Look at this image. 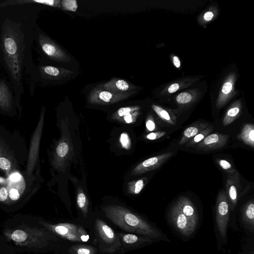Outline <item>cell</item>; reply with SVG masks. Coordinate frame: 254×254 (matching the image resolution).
Wrapping results in <instances>:
<instances>
[{"label":"cell","mask_w":254,"mask_h":254,"mask_svg":"<svg viewBox=\"0 0 254 254\" xmlns=\"http://www.w3.org/2000/svg\"><path fill=\"white\" fill-rule=\"evenodd\" d=\"M128 95L111 91L96 90L90 95V101L92 103H113L125 99Z\"/></svg>","instance_id":"9a60e30c"},{"label":"cell","mask_w":254,"mask_h":254,"mask_svg":"<svg viewBox=\"0 0 254 254\" xmlns=\"http://www.w3.org/2000/svg\"><path fill=\"white\" fill-rule=\"evenodd\" d=\"M213 13L211 11H207L204 14L203 18L206 21L211 20L213 17Z\"/></svg>","instance_id":"ab89813d"},{"label":"cell","mask_w":254,"mask_h":254,"mask_svg":"<svg viewBox=\"0 0 254 254\" xmlns=\"http://www.w3.org/2000/svg\"><path fill=\"white\" fill-rule=\"evenodd\" d=\"M34 41L36 50L42 57L56 62H68L70 59L37 24L35 29Z\"/></svg>","instance_id":"277c9868"},{"label":"cell","mask_w":254,"mask_h":254,"mask_svg":"<svg viewBox=\"0 0 254 254\" xmlns=\"http://www.w3.org/2000/svg\"><path fill=\"white\" fill-rule=\"evenodd\" d=\"M69 147L64 141L60 142L56 148V154L60 158H64L68 151Z\"/></svg>","instance_id":"4dcf8cb0"},{"label":"cell","mask_w":254,"mask_h":254,"mask_svg":"<svg viewBox=\"0 0 254 254\" xmlns=\"http://www.w3.org/2000/svg\"><path fill=\"white\" fill-rule=\"evenodd\" d=\"M42 224L57 236L75 242H86L89 236L82 226L67 223L52 224L41 219Z\"/></svg>","instance_id":"5b68a950"},{"label":"cell","mask_w":254,"mask_h":254,"mask_svg":"<svg viewBox=\"0 0 254 254\" xmlns=\"http://www.w3.org/2000/svg\"><path fill=\"white\" fill-rule=\"evenodd\" d=\"M176 202L182 213L188 218L191 224L196 228L198 223V215L192 202L187 197L181 196Z\"/></svg>","instance_id":"e0dca14e"},{"label":"cell","mask_w":254,"mask_h":254,"mask_svg":"<svg viewBox=\"0 0 254 254\" xmlns=\"http://www.w3.org/2000/svg\"><path fill=\"white\" fill-rule=\"evenodd\" d=\"M208 126L209 125L207 123H199L188 127L184 131L183 136L179 142V144L183 145L189 142Z\"/></svg>","instance_id":"d6986e66"},{"label":"cell","mask_w":254,"mask_h":254,"mask_svg":"<svg viewBox=\"0 0 254 254\" xmlns=\"http://www.w3.org/2000/svg\"><path fill=\"white\" fill-rule=\"evenodd\" d=\"M104 88L107 90H110L111 92L117 93V91H127L129 89L130 86L126 81L118 79L112 80L107 83L104 85Z\"/></svg>","instance_id":"603a6c76"},{"label":"cell","mask_w":254,"mask_h":254,"mask_svg":"<svg viewBox=\"0 0 254 254\" xmlns=\"http://www.w3.org/2000/svg\"><path fill=\"white\" fill-rule=\"evenodd\" d=\"M97 249L89 245L78 244L72 246L68 249L71 254H96Z\"/></svg>","instance_id":"cb8c5ba5"},{"label":"cell","mask_w":254,"mask_h":254,"mask_svg":"<svg viewBox=\"0 0 254 254\" xmlns=\"http://www.w3.org/2000/svg\"><path fill=\"white\" fill-rule=\"evenodd\" d=\"M242 221L245 227L252 232H254V202L249 200L242 207L241 210Z\"/></svg>","instance_id":"ac0fdd59"},{"label":"cell","mask_w":254,"mask_h":254,"mask_svg":"<svg viewBox=\"0 0 254 254\" xmlns=\"http://www.w3.org/2000/svg\"><path fill=\"white\" fill-rule=\"evenodd\" d=\"M240 188L238 172L233 176H228L226 182V190L231 210H233L237 205Z\"/></svg>","instance_id":"5bb4252c"},{"label":"cell","mask_w":254,"mask_h":254,"mask_svg":"<svg viewBox=\"0 0 254 254\" xmlns=\"http://www.w3.org/2000/svg\"><path fill=\"white\" fill-rule=\"evenodd\" d=\"M169 217L174 228L184 236H190L196 229L182 213L177 202L170 209Z\"/></svg>","instance_id":"30bf717a"},{"label":"cell","mask_w":254,"mask_h":254,"mask_svg":"<svg viewBox=\"0 0 254 254\" xmlns=\"http://www.w3.org/2000/svg\"><path fill=\"white\" fill-rule=\"evenodd\" d=\"M238 138L243 141L246 144L254 148V126L252 124H247L243 127Z\"/></svg>","instance_id":"44dd1931"},{"label":"cell","mask_w":254,"mask_h":254,"mask_svg":"<svg viewBox=\"0 0 254 254\" xmlns=\"http://www.w3.org/2000/svg\"><path fill=\"white\" fill-rule=\"evenodd\" d=\"M192 99V97L191 94L188 92H183L177 96L176 100L180 104H186L190 103Z\"/></svg>","instance_id":"d6a6232c"},{"label":"cell","mask_w":254,"mask_h":254,"mask_svg":"<svg viewBox=\"0 0 254 254\" xmlns=\"http://www.w3.org/2000/svg\"><path fill=\"white\" fill-rule=\"evenodd\" d=\"M152 107L155 113L163 121L172 125H176V118L170 114L167 110L155 105H153Z\"/></svg>","instance_id":"d4e9b609"},{"label":"cell","mask_w":254,"mask_h":254,"mask_svg":"<svg viewBox=\"0 0 254 254\" xmlns=\"http://www.w3.org/2000/svg\"><path fill=\"white\" fill-rule=\"evenodd\" d=\"M17 108L16 98L10 82L4 78H0V111L13 113Z\"/></svg>","instance_id":"9c48e42d"},{"label":"cell","mask_w":254,"mask_h":254,"mask_svg":"<svg viewBox=\"0 0 254 254\" xmlns=\"http://www.w3.org/2000/svg\"><path fill=\"white\" fill-rule=\"evenodd\" d=\"M165 131L153 132L148 133L146 137L150 140H155L163 136L166 134Z\"/></svg>","instance_id":"8d00e7d4"},{"label":"cell","mask_w":254,"mask_h":254,"mask_svg":"<svg viewBox=\"0 0 254 254\" xmlns=\"http://www.w3.org/2000/svg\"><path fill=\"white\" fill-rule=\"evenodd\" d=\"M95 229L100 241V243L103 246L101 251L112 253L121 248L120 238L103 220L97 218L95 222Z\"/></svg>","instance_id":"8992f818"},{"label":"cell","mask_w":254,"mask_h":254,"mask_svg":"<svg viewBox=\"0 0 254 254\" xmlns=\"http://www.w3.org/2000/svg\"><path fill=\"white\" fill-rule=\"evenodd\" d=\"M119 236L124 244L130 245L131 246L133 245L140 246L152 242L151 239L139 235L119 234Z\"/></svg>","instance_id":"ffe728a7"},{"label":"cell","mask_w":254,"mask_h":254,"mask_svg":"<svg viewBox=\"0 0 254 254\" xmlns=\"http://www.w3.org/2000/svg\"><path fill=\"white\" fill-rule=\"evenodd\" d=\"M17 164L10 149L0 138V169L7 176H10L16 170Z\"/></svg>","instance_id":"4fadbf2b"},{"label":"cell","mask_w":254,"mask_h":254,"mask_svg":"<svg viewBox=\"0 0 254 254\" xmlns=\"http://www.w3.org/2000/svg\"><path fill=\"white\" fill-rule=\"evenodd\" d=\"M57 240L41 219L16 215L0 227V254H38L48 251Z\"/></svg>","instance_id":"7a4b0ae2"},{"label":"cell","mask_w":254,"mask_h":254,"mask_svg":"<svg viewBox=\"0 0 254 254\" xmlns=\"http://www.w3.org/2000/svg\"><path fill=\"white\" fill-rule=\"evenodd\" d=\"M230 204L226 192L221 190L216 203V222L221 238L227 241V227L230 217Z\"/></svg>","instance_id":"52a82bcc"},{"label":"cell","mask_w":254,"mask_h":254,"mask_svg":"<svg viewBox=\"0 0 254 254\" xmlns=\"http://www.w3.org/2000/svg\"><path fill=\"white\" fill-rule=\"evenodd\" d=\"M241 112V106L236 103L231 106L226 113L223 120L224 126H227L239 117Z\"/></svg>","instance_id":"7402d4cb"},{"label":"cell","mask_w":254,"mask_h":254,"mask_svg":"<svg viewBox=\"0 0 254 254\" xmlns=\"http://www.w3.org/2000/svg\"><path fill=\"white\" fill-rule=\"evenodd\" d=\"M23 0L24 4L0 5V64L12 85L19 112L24 80L28 82L35 66L32 48L41 5L36 0Z\"/></svg>","instance_id":"6da1fadb"},{"label":"cell","mask_w":254,"mask_h":254,"mask_svg":"<svg viewBox=\"0 0 254 254\" xmlns=\"http://www.w3.org/2000/svg\"><path fill=\"white\" fill-rule=\"evenodd\" d=\"M179 84L175 83L171 84L168 89V91L170 93H173L176 92L179 88Z\"/></svg>","instance_id":"f35d334b"},{"label":"cell","mask_w":254,"mask_h":254,"mask_svg":"<svg viewBox=\"0 0 254 254\" xmlns=\"http://www.w3.org/2000/svg\"><path fill=\"white\" fill-rule=\"evenodd\" d=\"M61 5L65 10L75 12L76 11L78 5L75 0H64L61 1Z\"/></svg>","instance_id":"1f68e13d"},{"label":"cell","mask_w":254,"mask_h":254,"mask_svg":"<svg viewBox=\"0 0 254 254\" xmlns=\"http://www.w3.org/2000/svg\"><path fill=\"white\" fill-rule=\"evenodd\" d=\"M213 130V127L209 125L202 131L200 132L188 142L187 147H194L202 140H203L206 136L210 134Z\"/></svg>","instance_id":"484cf974"},{"label":"cell","mask_w":254,"mask_h":254,"mask_svg":"<svg viewBox=\"0 0 254 254\" xmlns=\"http://www.w3.org/2000/svg\"><path fill=\"white\" fill-rule=\"evenodd\" d=\"M103 209L108 219L127 232L151 239L169 241L166 235L161 231L126 208L110 205L103 207Z\"/></svg>","instance_id":"3957f363"},{"label":"cell","mask_w":254,"mask_h":254,"mask_svg":"<svg viewBox=\"0 0 254 254\" xmlns=\"http://www.w3.org/2000/svg\"><path fill=\"white\" fill-rule=\"evenodd\" d=\"M229 135L219 133L208 134L195 147L197 149L209 151L223 147L227 144Z\"/></svg>","instance_id":"7c38bea8"},{"label":"cell","mask_w":254,"mask_h":254,"mask_svg":"<svg viewBox=\"0 0 254 254\" xmlns=\"http://www.w3.org/2000/svg\"><path fill=\"white\" fill-rule=\"evenodd\" d=\"M144 185V180L143 179H139L130 182L128 185V190L130 193L138 194L141 191Z\"/></svg>","instance_id":"83f0119b"},{"label":"cell","mask_w":254,"mask_h":254,"mask_svg":"<svg viewBox=\"0 0 254 254\" xmlns=\"http://www.w3.org/2000/svg\"><path fill=\"white\" fill-rule=\"evenodd\" d=\"M138 114L137 111H134L126 114L123 117L127 123H131L135 122Z\"/></svg>","instance_id":"d590c367"},{"label":"cell","mask_w":254,"mask_h":254,"mask_svg":"<svg viewBox=\"0 0 254 254\" xmlns=\"http://www.w3.org/2000/svg\"><path fill=\"white\" fill-rule=\"evenodd\" d=\"M44 112L45 110L43 108L41 112L40 118L38 124L31 139L28 155L27 166L25 171V174L28 177L30 176L32 174L34 167H35L37 162L39 156V149L40 138L44 123Z\"/></svg>","instance_id":"ba28073f"},{"label":"cell","mask_w":254,"mask_h":254,"mask_svg":"<svg viewBox=\"0 0 254 254\" xmlns=\"http://www.w3.org/2000/svg\"><path fill=\"white\" fill-rule=\"evenodd\" d=\"M173 155L169 152L149 158L137 165L131 172L132 175H140L158 168Z\"/></svg>","instance_id":"8fae6325"},{"label":"cell","mask_w":254,"mask_h":254,"mask_svg":"<svg viewBox=\"0 0 254 254\" xmlns=\"http://www.w3.org/2000/svg\"><path fill=\"white\" fill-rule=\"evenodd\" d=\"M77 204L81 210V211L85 217H86L88 212V201L85 194L83 192L78 193L77 196Z\"/></svg>","instance_id":"4316f807"},{"label":"cell","mask_w":254,"mask_h":254,"mask_svg":"<svg viewBox=\"0 0 254 254\" xmlns=\"http://www.w3.org/2000/svg\"><path fill=\"white\" fill-rule=\"evenodd\" d=\"M139 108L137 107H123L119 109L117 112L118 116L120 117H123L126 114L131 112L137 111Z\"/></svg>","instance_id":"e575fe53"},{"label":"cell","mask_w":254,"mask_h":254,"mask_svg":"<svg viewBox=\"0 0 254 254\" xmlns=\"http://www.w3.org/2000/svg\"><path fill=\"white\" fill-rule=\"evenodd\" d=\"M248 254H254V251H252Z\"/></svg>","instance_id":"b9f144b4"},{"label":"cell","mask_w":254,"mask_h":254,"mask_svg":"<svg viewBox=\"0 0 254 254\" xmlns=\"http://www.w3.org/2000/svg\"><path fill=\"white\" fill-rule=\"evenodd\" d=\"M173 62L174 65L177 67L179 68L180 67L181 65V62L179 59V58L177 56H174L173 57Z\"/></svg>","instance_id":"60d3db41"},{"label":"cell","mask_w":254,"mask_h":254,"mask_svg":"<svg viewBox=\"0 0 254 254\" xmlns=\"http://www.w3.org/2000/svg\"><path fill=\"white\" fill-rule=\"evenodd\" d=\"M120 140L123 148L127 149H128L130 148L131 141L127 133L124 132L121 134Z\"/></svg>","instance_id":"836d02e7"},{"label":"cell","mask_w":254,"mask_h":254,"mask_svg":"<svg viewBox=\"0 0 254 254\" xmlns=\"http://www.w3.org/2000/svg\"><path fill=\"white\" fill-rule=\"evenodd\" d=\"M146 127L148 131H151L155 129L156 125L153 118L149 117L146 121Z\"/></svg>","instance_id":"74e56055"},{"label":"cell","mask_w":254,"mask_h":254,"mask_svg":"<svg viewBox=\"0 0 254 254\" xmlns=\"http://www.w3.org/2000/svg\"><path fill=\"white\" fill-rule=\"evenodd\" d=\"M24 182L23 179L18 177L15 179L12 177V179L7 184L8 190V202L7 205H13L21 198L24 191Z\"/></svg>","instance_id":"2e32d148"},{"label":"cell","mask_w":254,"mask_h":254,"mask_svg":"<svg viewBox=\"0 0 254 254\" xmlns=\"http://www.w3.org/2000/svg\"><path fill=\"white\" fill-rule=\"evenodd\" d=\"M217 162L220 167L225 170L230 176H233L238 172L226 160L218 159Z\"/></svg>","instance_id":"f1b7e54d"},{"label":"cell","mask_w":254,"mask_h":254,"mask_svg":"<svg viewBox=\"0 0 254 254\" xmlns=\"http://www.w3.org/2000/svg\"><path fill=\"white\" fill-rule=\"evenodd\" d=\"M8 190L7 184H0V203L7 205Z\"/></svg>","instance_id":"f546056e"}]
</instances>
